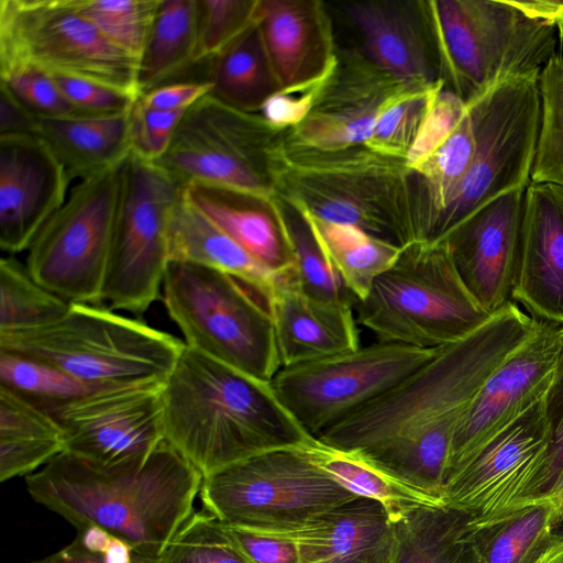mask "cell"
<instances>
[{
	"label": "cell",
	"instance_id": "6da1fadb",
	"mask_svg": "<svg viewBox=\"0 0 563 563\" xmlns=\"http://www.w3.org/2000/svg\"><path fill=\"white\" fill-rule=\"evenodd\" d=\"M512 302L465 339L439 347L410 375L316 439L355 451L443 499L456 426L493 371L533 332ZM444 500V499H443Z\"/></svg>",
	"mask_w": 563,
	"mask_h": 563
},
{
	"label": "cell",
	"instance_id": "7a4b0ae2",
	"mask_svg": "<svg viewBox=\"0 0 563 563\" xmlns=\"http://www.w3.org/2000/svg\"><path fill=\"white\" fill-rule=\"evenodd\" d=\"M201 482L165 441L145 456L114 464L63 452L25 477L32 499L77 531L97 526L153 558L194 514Z\"/></svg>",
	"mask_w": 563,
	"mask_h": 563
},
{
	"label": "cell",
	"instance_id": "3957f363",
	"mask_svg": "<svg viewBox=\"0 0 563 563\" xmlns=\"http://www.w3.org/2000/svg\"><path fill=\"white\" fill-rule=\"evenodd\" d=\"M164 441L203 476L312 441L261 380L185 345L162 385Z\"/></svg>",
	"mask_w": 563,
	"mask_h": 563
},
{
	"label": "cell",
	"instance_id": "277c9868",
	"mask_svg": "<svg viewBox=\"0 0 563 563\" xmlns=\"http://www.w3.org/2000/svg\"><path fill=\"white\" fill-rule=\"evenodd\" d=\"M266 168L277 196L313 218L355 225L402 247L423 241L424 192L405 159L366 145L316 150L282 131L267 148Z\"/></svg>",
	"mask_w": 563,
	"mask_h": 563
},
{
	"label": "cell",
	"instance_id": "5b68a950",
	"mask_svg": "<svg viewBox=\"0 0 563 563\" xmlns=\"http://www.w3.org/2000/svg\"><path fill=\"white\" fill-rule=\"evenodd\" d=\"M184 341L102 305L70 303L58 321L0 333V351L47 362L99 387L163 383Z\"/></svg>",
	"mask_w": 563,
	"mask_h": 563
},
{
	"label": "cell",
	"instance_id": "8992f818",
	"mask_svg": "<svg viewBox=\"0 0 563 563\" xmlns=\"http://www.w3.org/2000/svg\"><path fill=\"white\" fill-rule=\"evenodd\" d=\"M354 312L376 341L418 349L459 342L493 317L464 286L443 242L404 246Z\"/></svg>",
	"mask_w": 563,
	"mask_h": 563
},
{
	"label": "cell",
	"instance_id": "52a82bcc",
	"mask_svg": "<svg viewBox=\"0 0 563 563\" xmlns=\"http://www.w3.org/2000/svg\"><path fill=\"white\" fill-rule=\"evenodd\" d=\"M445 88L466 103L496 84L540 74L561 43L555 27L507 0H430Z\"/></svg>",
	"mask_w": 563,
	"mask_h": 563
},
{
	"label": "cell",
	"instance_id": "ba28073f",
	"mask_svg": "<svg viewBox=\"0 0 563 563\" xmlns=\"http://www.w3.org/2000/svg\"><path fill=\"white\" fill-rule=\"evenodd\" d=\"M161 297L187 347L265 382L282 368L267 302L241 280L170 262Z\"/></svg>",
	"mask_w": 563,
	"mask_h": 563
},
{
	"label": "cell",
	"instance_id": "9c48e42d",
	"mask_svg": "<svg viewBox=\"0 0 563 563\" xmlns=\"http://www.w3.org/2000/svg\"><path fill=\"white\" fill-rule=\"evenodd\" d=\"M539 76L500 81L467 102L475 152L427 243L441 242L484 206L530 184L541 114Z\"/></svg>",
	"mask_w": 563,
	"mask_h": 563
},
{
	"label": "cell",
	"instance_id": "30bf717a",
	"mask_svg": "<svg viewBox=\"0 0 563 563\" xmlns=\"http://www.w3.org/2000/svg\"><path fill=\"white\" fill-rule=\"evenodd\" d=\"M305 445L266 452L203 476L199 498L205 509L229 526L277 530L357 497L320 470Z\"/></svg>",
	"mask_w": 563,
	"mask_h": 563
},
{
	"label": "cell",
	"instance_id": "8fae6325",
	"mask_svg": "<svg viewBox=\"0 0 563 563\" xmlns=\"http://www.w3.org/2000/svg\"><path fill=\"white\" fill-rule=\"evenodd\" d=\"M122 165L79 180L27 249L31 276L70 303L103 302Z\"/></svg>",
	"mask_w": 563,
	"mask_h": 563
},
{
	"label": "cell",
	"instance_id": "7c38bea8",
	"mask_svg": "<svg viewBox=\"0 0 563 563\" xmlns=\"http://www.w3.org/2000/svg\"><path fill=\"white\" fill-rule=\"evenodd\" d=\"M181 190L153 162L131 153L123 163L102 291L110 309L141 316L162 296L169 264V223Z\"/></svg>",
	"mask_w": 563,
	"mask_h": 563
},
{
	"label": "cell",
	"instance_id": "4fadbf2b",
	"mask_svg": "<svg viewBox=\"0 0 563 563\" xmlns=\"http://www.w3.org/2000/svg\"><path fill=\"white\" fill-rule=\"evenodd\" d=\"M438 349L375 341L353 351L284 366L271 385L288 412L316 439L393 388Z\"/></svg>",
	"mask_w": 563,
	"mask_h": 563
},
{
	"label": "cell",
	"instance_id": "5bb4252c",
	"mask_svg": "<svg viewBox=\"0 0 563 563\" xmlns=\"http://www.w3.org/2000/svg\"><path fill=\"white\" fill-rule=\"evenodd\" d=\"M25 62L137 97V62L81 15L73 0H0V62Z\"/></svg>",
	"mask_w": 563,
	"mask_h": 563
},
{
	"label": "cell",
	"instance_id": "9a60e30c",
	"mask_svg": "<svg viewBox=\"0 0 563 563\" xmlns=\"http://www.w3.org/2000/svg\"><path fill=\"white\" fill-rule=\"evenodd\" d=\"M260 113L234 110L207 95L187 109L155 162L180 187L192 183L274 197L266 168L276 135Z\"/></svg>",
	"mask_w": 563,
	"mask_h": 563
},
{
	"label": "cell",
	"instance_id": "2e32d148",
	"mask_svg": "<svg viewBox=\"0 0 563 563\" xmlns=\"http://www.w3.org/2000/svg\"><path fill=\"white\" fill-rule=\"evenodd\" d=\"M549 445L541 399L446 477L445 505L468 514L471 521L478 523L530 501Z\"/></svg>",
	"mask_w": 563,
	"mask_h": 563
},
{
	"label": "cell",
	"instance_id": "e0dca14e",
	"mask_svg": "<svg viewBox=\"0 0 563 563\" xmlns=\"http://www.w3.org/2000/svg\"><path fill=\"white\" fill-rule=\"evenodd\" d=\"M163 383L104 387L47 410L63 432L64 452L98 464L151 453L164 442Z\"/></svg>",
	"mask_w": 563,
	"mask_h": 563
},
{
	"label": "cell",
	"instance_id": "ac0fdd59",
	"mask_svg": "<svg viewBox=\"0 0 563 563\" xmlns=\"http://www.w3.org/2000/svg\"><path fill=\"white\" fill-rule=\"evenodd\" d=\"M559 330L537 320L529 338L485 379L456 426L446 477L544 398L555 368Z\"/></svg>",
	"mask_w": 563,
	"mask_h": 563
},
{
	"label": "cell",
	"instance_id": "d6986e66",
	"mask_svg": "<svg viewBox=\"0 0 563 563\" xmlns=\"http://www.w3.org/2000/svg\"><path fill=\"white\" fill-rule=\"evenodd\" d=\"M525 190H512L484 206L441 241L466 289L490 314L512 299Z\"/></svg>",
	"mask_w": 563,
	"mask_h": 563
},
{
	"label": "cell",
	"instance_id": "ffe728a7",
	"mask_svg": "<svg viewBox=\"0 0 563 563\" xmlns=\"http://www.w3.org/2000/svg\"><path fill=\"white\" fill-rule=\"evenodd\" d=\"M402 87L364 52H338L312 110L285 133L300 145L322 151L364 145L382 108Z\"/></svg>",
	"mask_w": 563,
	"mask_h": 563
},
{
	"label": "cell",
	"instance_id": "44dd1931",
	"mask_svg": "<svg viewBox=\"0 0 563 563\" xmlns=\"http://www.w3.org/2000/svg\"><path fill=\"white\" fill-rule=\"evenodd\" d=\"M69 178L37 134L0 136V246L13 255L30 247L63 206Z\"/></svg>",
	"mask_w": 563,
	"mask_h": 563
},
{
	"label": "cell",
	"instance_id": "7402d4cb",
	"mask_svg": "<svg viewBox=\"0 0 563 563\" xmlns=\"http://www.w3.org/2000/svg\"><path fill=\"white\" fill-rule=\"evenodd\" d=\"M343 11L365 55L396 80L409 87L444 81L426 1H360Z\"/></svg>",
	"mask_w": 563,
	"mask_h": 563
},
{
	"label": "cell",
	"instance_id": "603a6c76",
	"mask_svg": "<svg viewBox=\"0 0 563 563\" xmlns=\"http://www.w3.org/2000/svg\"><path fill=\"white\" fill-rule=\"evenodd\" d=\"M512 299L539 321L563 325V187H526Z\"/></svg>",
	"mask_w": 563,
	"mask_h": 563
},
{
	"label": "cell",
	"instance_id": "cb8c5ba5",
	"mask_svg": "<svg viewBox=\"0 0 563 563\" xmlns=\"http://www.w3.org/2000/svg\"><path fill=\"white\" fill-rule=\"evenodd\" d=\"M256 531L292 541L299 563H395L396 560L394 522L385 508L369 498L354 497L295 527Z\"/></svg>",
	"mask_w": 563,
	"mask_h": 563
},
{
	"label": "cell",
	"instance_id": "d4e9b609",
	"mask_svg": "<svg viewBox=\"0 0 563 563\" xmlns=\"http://www.w3.org/2000/svg\"><path fill=\"white\" fill-rule=\"evenodd\" d=\"M255 22L280 89L324 78L334 67L330 15L318 0H258Z\"/></svg>",
	"mask_w": 563,
	"mask_h": 563
},
{
	"label": "cell",
	"instance_id": "484cf974",
	"mask_svg": "<svg viewBox=\"0 0 563 563\" xmlns=\"http://www.w3.org/2000/svg\"><path fill=\"white\" fill-rule=\"evenodd\" d=\"M267 306L282 367L361 346L354 307L306 295L292 271L279 275Z\"/></svg>",
	"mask_w": 563,
	"mask_h": 563
},
{
	"label": "cell",
	"instance_id": "4316f807",
	"mask_svg": "<svg viewBox=\"0 0 563 563\" xmlns=\"http://www.w3.org/2000/svg\"><path fill=\"white\" fill-rule=\"evenodd\" d=\"M186 202L261 264L277 274L292 271V258L276 208L267 198L232 188L192 183Z\"/></svg>",
	"mask_w": 563,
	"mask_h": 563
},
{
	"label": "cell",
	"instance_id": "83f0119b",
	"mask_svg": "<svg viewBox=\"0 0 563 563\" xmlns=\"http://www.w3.org/2000/svg\"><path fill=\"white\" fill-rule=\"evenodd\" d=\"M129 112L41 119L36 134L48 144L69 178L82 180L122 165L130 156Z\"/></svg>",
	"mask_w": 563,
	"mask_h": 563
},
{
	"label": "cell",
	"instance_id": "f1b7e54d",
	"mask_svg": "<svg viewBox=\"0 0 563 563\" xmlns=\"http://www.w3.org/2000/svg\"><path fill=\"white\" fill-rule=\"evenodd\" d=\"M170 262H189L228 274L257 291L267 302L282 274L243 250L224 232L190 207L181 196L174 208L169 230Z\"/></svg>",
	"mask_w": 563,
	"mask_h": 563
},
{
	"label": "cell",
	"instance_id": "f546056e",
	"mask_svg": "<svg viewBox=\"0 0 563 563\" xmlns=\"http://www.w3.org/2000/svg\"><path fill=\"white\" fill-rule=\"evenodd\" d=\"M563 520L554 497L527 501L488 521H471L473 540L485 563H536L555 542Z\"/></svg>",
	"mask_w": 563,
	"mask_h": 563
},
{
	"label": "cell",
	"instance_id": "4dcf8cb0",
	"mask_svg": "<svg viewBox=\"0 0 563 563\" xmlns=\"http://www.w3.org/2000/svg\"><path fill=\"white\" fill-rule=\"evenodd\" d=\"M305 449L313 463L345 490L378 501L393 522L415 510L445 505L443 499L396 477L355 451L335 449L317 439Z\"/></svg>",
	"mask_w": 563,
	"mask_h": 563
},
{
	"label": "cell",
	"instance_id": "1f68e13d",
	"mask_svg": "<svg viewBox=\"0 0 563 563\" xmlns=\"http://www.w3.org/2000/svg\"><path fill=\"white\" fill-rule=\"evenodd\" d=\"M64 451L63 432L56 420L0 386V481L27 476Z\"/></svg>",
	"mask_w": 563,
	"mask_h": 563
},
{
	"label": "cell",
	"instance_id": "d6a6232c",
	"mask_svg": "<svg viewBox=\"0 0 563 563\" xmlns=\"http://www.w3.org/2000/svg\"><path fill=\"white\" fill-rule=\"evenodd\" d=\"M209 96L238 111L260 113L280 89L256 22L208 60Z\"/></svg>",
	"mask_w": 563,
	"mask_h": 563
},
{
	"label": "cell",
	"instance_id": "836d02e7",
	"mask_svg": "<svg viewBox=\"0 0 563 563\" xmlns=\"http://www.w3.org/2000/svg\"><path fill=\"white\" fill-rule=\"evenodd\" d=\"M471 518L446 505L408 514L394 522L395 563H485L472 537Z\"/></svg>",
	"mask_w": 563,
	"mask_h": 563
},
{
	"label": "cell",
	"instance_id": "e575fe53",
	"mask_svg": "<svg viewBox=\"0 0 563 563\" xmlns=\"http://www.w3.org/2000/svg\"><path fill=\"white\" fill-rule=\"evenodd\" d=\"M197 0H159L137 59L139 96L196 64Z\"/></svg>",
	"mask_w": 563,
	"mask_h": 563
},
{
	"label": "cell",
	"instance_id": "d590c367",
	"mask_svg": "<svg viewBox=\"0 0 563 563\" xmlns=\"http://www.w3.org/2000/svg\"><path fill=\"white\" fill-rule=\"evenodd\" d=\"M302 213L334 271L357 301L367 296L374 282L401 254L402 246L355 225L328 222Z\"/></svg>",
	"mask_w": 563,
	"mask_h": 563
},
{
	"label": "cell",
	"instance_id": "8d00e7d4",
	"mask_svg": "<svg viewBox=\"0 0 563 563\" xmlns=\"http://www.w3.org/2000/svg\"><path fill=\"white\" fill-rule=\"evenodd\" d=\"M276 208L292 258V276L299 289L316 299L355 307L357 299L334 271L307 217L277 195Z\"/></svg>",
	"mask_w": 563,
	"mask_h": 563
},
{
	"label": "cell",
	"instance_id": "74e56055",
	"mask_svg": "<svg viewBox=\"0 0 563 563\" xmlns=\"http://www.w3.org/2000/svg\"><path fill=\"white\" fill-rule=\"evenodd\" d=\"M70 302L38 284L13 256L0 261V333L49 325L63 318Z\"/></svg>",
	"mask_w": 563,
	"mask_h": 563
},
{
	"label": "cell",
	"instance_id": "f35d334b",
	"mask_svg": "<svg viewBox=\"0 0 563 563\" xmlns=\"http://www.w3.org/2000/svg\"><path fill=\"white\" fill-rule=\"evenodd\" d=\"M467 104V103H466ZM475 129L467 110L448 139L415 170L422 183L427 202L423 242L437 217L449 203L475 152Z\"/></svg>",
	"mask_w": 563,
	"mask_h": 563
},
{
	"label": "cell",
	"instance_id": "ab89813d",
	"mask_svg": "<svg viewBox=\"0 0 563 563\" xmlns=\"http://www.w3.org/2000/svg\"><path fill=\"white\" fill-rule=\"evenodd\" d=\"M0 386L46 411L104 388L77 379L47 362L5 351H0Z\"/></svg>",
	"mask_w": 563,
	"mask_h": 563
},
{
	"label": "cell",
	"instance_id": "60d3db41",
	"mask_svg": "<svg viewBox=\"0 0 563 563\" xmlns=\"http://www.w3.org/2000/svg\"><path fill=\"white\" fill-rule=\"evenodd\" d=\"M540 125L530 183L563 187V54L558 52L539 76Z\"/></svg>",
	"mask_w": 563,
	"mask_h": 563
},
{
	"label": "cell",
	"instance_id": "b9f144b4",
	"mask_svg": "<svg viewBox=\"0 0 563 563\" xmlns=\"http://www.w3.org/2000/svg\"><path fill=\"white\" fill-rule=\"evenodd\" d=\"M445 86H405L382 108L368 141V148L394 158L405 159L423 122L434 95Z\"/></svg>",
	"mask_w": 563,
	"mask_h": 563
},
{
	"label": "cell",
	"instance_id": "7bdbcfd3",
	"mask_svg": "<svg viewBox=\"0 0 563 563\" xmlns=\"http://www.w3.org/2000/svg\"><path fill=\"white\" fill-rule=\"evenodd\" d=\"M73 3L108 41L137 62L159 0H73Z\"/></svg>",
	"mask_w": 563,
	"mask_h": 563
},
{
	"label": "cell",
	"instance_id": "ee69618b",
	"mask_svg": "<svg viewBox=\"0 0 563 563\" xmlns=\"http://www.w3.org/2000/svg\"><path fill=\"white\" fill-rule=\"evenodd\" d=\"M155 563H250L228 536L224 523L208 511L194 512Z\"/></svg>",
	"mask_w": 563,
	"mask_h": 563
},
{
	"label": "cell",
	"instance_id": "f6af8a7d",
	"mask_svg": "<svg viewBox=\"0 0 563 563\" xmlns=\"http://www.w3.org/2000/svg\"><path fill=\"white\" fill-rule=\"evenodd\" d=\"M0 86L37 120L79 114L52 74L25 62H0Z\"/></svg>",
	"mask_w": 563,
	"mask_h": 563
},
{
	"label": "cell",
	"instance_id": "bcb514c9",
	"mask_svg": "<svg viewBox=\"0 0 563 563\" xmlns=\"http://www.w3.org/2000/svg\"><path fill=\"white\" fill-rule=\"evenodd\" d=\"M258 0H197L196 64L209 60L255 23Z\"/></svg>",
	"mask_w": 563,
	"mask_h": 563
},
{
	"label": "cell",
	"instance_id": "7dc6e473",
	"mask_svg": "<svg viewBox=\"0 0 563 563\" xmlns=\"http://www.w3.org/2000/svg\"><path fill=\"white\" fill-rule=\"evenodd\" d=\"M550 445L542 473L530 500L548 497L563 501V325L559 330V352L551 385L543 398Z\"/></svg>",
	"mask_w": 563,
	"mask_h": 563
},
{
	"label": "cell",
	"instance_id": "c3c4849f",
	"mask_svg": "<svg viewBox=\"0 0 563 563\" xmlns=\"http://www.w3.org/2000/svg\"><path fill=\"white\" fill-rule=\"evenodd\" d=\"M467 110L466 102L443 87L432 98L405 162L415 170L448 139Z\"/></svg>",
	"mask_w": 563,
	"mask_h": 563
},
{
	"label": "cell",
	"instance_id": "681fc988",
	"mask_svg": "<svg viewBox=\"0 0 563 563\" xmlns=\"http://www.w3.org/2000/svg\"><path fill=\"white\" fill-rule=\"evenodd\" d=\"M186 111L152 109L137 98L129 112L132 153L150 162L157 161L169 146Z\"/></svg>",
	"mask_w": 563,
	"mask_h": 563
},
{
	"label": "cell",
	"instance_id": "f907efd6",
	"mask_svg": "<svg viewBox=\"0 0 563 563\" xmlns=\"http://www.w3.org/2000/svg\"><path fill=\"white\" fill-rule=\"evenodd\" d=\"M52 76L64 97L79 114L128 113L139 98L129 91L99 81L65 75Z\"/></svg>",
	"mask_w": 563,
	"mask_h": 563
},
{
	"label": "cell",
	"instance_id": "816d5d0a",
	"mask_svg": "<svg viewBox=\"0 0 563 563\" xmlns=\"http://www.w3.org/2000/svg\"><path fill=\"white\" fill-rule=\"evenodd\" d=\"M331 71L317 81L279 89L265 101L260 114L277 132L297 126L312 110Z\"/></svg>",
	"mask_w": 563,
	"mask_h": 563
},
{
	"label": "cell",
	"instance_id": "f5cc1de1",
	"mask_svg": "<svg viewBox=\"0 0 563 563\" xmlns=\"http://www.w3.org/2000/svg\"><path fill=\"white\" fill-rule=\"evenodd\" d=\"M229 538L250 563H299L289 539L265 531L225 525Z\"/></svg>",
	"mask_w": 563,
	"mask_h": 563
},
{
	"label": "cell",
	"instance_id": "db71d44e",
	"mask_svg": "<svg viewBox=\"0 0 563 563\" xmlns=\"http://www.w3.org/2000/svg\"><path fill=\"white\" fill-rule=\"evenodd\" d=\"M210 85L203 81L172 82L140 96L148 108L162 111H186L202 97L209 95Z\"/></svg>",
	"mask_w": 563,
	"mask_h": 563
},
{
	"label": "cell",
	"instance_id": "11a10c76",
	"mask_svg": "<svg viewBox=\"0 0 563 563\" xmlns=\"http://www.w3.org/2000/svg\"><path fill=\"white\" fill-rule=\"evenodd\" d=\"M38 120L0 86V136L36 134Z\"/></svg>",
	"mask_w": 563,
	"mask_h": 563
},
{
	"label": "cell",
	"instance_id": "9f6ffc18",
	"mask_svg": "<svg viewBox=\"0 0 563 563\" xmlns=\"http://www.w3.org/2000/svg\"><path fill=\"white\" fill-rule=\"evenodd\" d=\"M526 16L555 27L563 43V0H507Z\"/></svg>",
	"mask_w": 563,
	"mask_h": 563
},
{
	"label": "cell",
	"instance_id": "6f0895ef",
	"mask_svg": "<svg viewBox=\"0 0 563 563\" xmlns=\"http://www.w3.org/2000/svg\"><path fill=\"white\" fill-rule=\"evenodd\" d=\"M151 558L143 563H155ZM33 563H109L104 552H96L86 548L76 537L75 540L60 550Z\"/></svg>",
	"mask_w": 563,
	"mask_h": 563
},
{
	"label": "cell",
	"instance_id": "680465c9",
	"mask_svg": "<svg viewBox=\"0 0 563 563\" xmlns=\"http://www.w3.org/2000/svg\"><path fill=\"white\" fill-rule=\"evenodd\" d=\"M536 563H563V531L551 548Z\"/></svg>",
	"mask_w": 563,
	"mask_h": 563
},
{
	"label": "cell",
	"instance_id": "91938a15",
	"mask_svg": "<svg viewBox=\"0 0 563 563\" xmlns=\"http://www.w3.org/2000/svg\"><path fill=\"white\" fill-rule=\"evenodd\" d=\"M562 514H563V501H562Z\"/></svg>",
	"mask_w": 563,
	"mask_h": 563
}]
</instances>
